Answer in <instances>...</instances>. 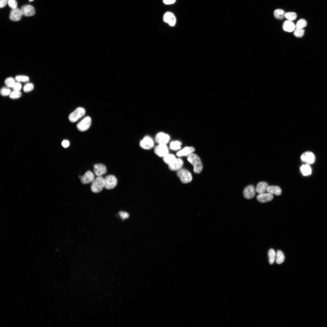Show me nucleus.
I'll return each mask as SVG.
<instances>
[{
    "label": "nucleus",
    "instance_id": "2f4dec72",
    "mask_svg": "<svg viewBox=\"0 0 327 327\" xmlns=\"http://www.w3.org/2000/svg\"><path fill=\"white\" fill-rule=\"evenodd\" d=\"M15 80L18 82H27L29 80V77L25 75H19L15 77Z\"/></svg>",
    "mask_w": 327,
    "mask_h": 327
},
{
    "label": "nucleus",
    "instance_id": "e433bc0d",
    "mask_svg": "<svg viewBox=\"0 0 327 327\" xmlns=\"http://www.w3.org/2000/svg\"><path fill=\"white\" fill-rule=\"evenodd\" d=\"M8 3L9 6L12 9L17 8V4L15 0H8Z\"/></svg>",
    "mask_w": 327,
    "mask_h": 327
},
{
    "label": "nucleus",
    "instance_id": "473e14b6",
    "mask_svg": "<svg viewBox=\"0 0 327 327\" xmlns=\"http://www.w3.org/2000/svg\"><path fill=\"white\" fill-rule=\"evenodd\" d=\"M305 33V30L303 28H296L294 30V35L296 37L301 38L303 36Z\"/></svg>",
    "mask_w": 327,
    "mask_h": 327
},
{
    "label": "nucleus",
    "instance_id": "ea45409f",
    "mask_svg": "<svg viewBox=\"0 0 327 327\" xmlns=\"http://www.w3.org/2000/svg\"><path fill=\"white\" fill-rule=\"evenodd\" d=\"M8 2V0H0V7L2 8L5 7Z\"/></svg>",
    "mask_w": 327,
    "mask_h": 327
},
{
    "label": "nucleus",
    "instance_id": "6e6552de",
    "mask_svg": "<svg viewBox=\"0 0 327 327\" xmlns=\"http://www.w3.org/2000/svg\"><path fill=\"white\" fill-rule=\"evenodd\" d=\"M155 153L160 157H164L168 153V147L166 144H159L154 149Z\"/></svg>",
    "mask_w": 327,
    "mask_h": 327
},
{
    "label": "nucleus",
    "instance_id": "f3484780",
    "mask_svg": "<svg viewBox=\"0 0 327 327\" xmlns=\"http://www.w3.org/2000/svg\"><path fill=\"white\" fill-rule=\"evenodd\" d=\"M302 160L309 164L313 163L315 160V156L314 154L310 151H307L302 154L301 156Z\"/></svg>",
    "mask_w": 327,
    "mask_h": 327
},
{
    "label": "nucleus",
    "instance_id": "0eeeda50",
    "mask_svg": "<svg viewBox=\"0 0 327 327\" xmlns=\"http://www.w3.org/2000/svg\"><path fill=\"white\" fill-rule=\"evenodd\" d=\"M139 145L142 148L146 150H149L153 147L154 143L151 137L149 136H146L140 141Z\"/></svg>",
    "mask_w": 327,
    "mask_h": 327
},
{
    "label": "nucleus",
    "instance_id": "4c0bfd02",
    "mask_svg": "<svg viewBox=\"0 0 327 327\" xmlns=\"http://www.w3.org/2000/svg\"><path fill=\"white\" fill-rule=\"evenodd\" d=\"M119 214L120 217L123 219H125L128 218L129 214L126 212L121 211L119 212Z\"/></svg>",
    "mask_w": 327,
    "mask_h": 327
},
{
    "label": "nucleus",
    "instance_id": "f257e3e1",
    "mask_svg": "<svg viewBox=\"0 0 327 327\" xmlns=\"http://www.w3.org/2000/svg\"><path fill=\"white\" fill-rule=\"evenodd\" d=\"M187 160L193 166L195 173H199L201 172L203 164L200 158L197 155L192 153L188 156Z\"/></svg>",
    "mask_w": 327,
    "mask_h": 327
},
{
    "label": "nucleus",
    "instance_id": "39448f33",
    "mask_svg": "<svg viewBox=\"0 0 327 327\" xmlns=\"http://www.w3.org/2000/svg\"><path fill=\"white\" fill-rule=\"evenodd\" d=\"M104 187L108 190L114 188L117 185V181L116 178L113 175H108L104 178Z\"/></svg>",
    "mask_w": 327,
    "mask_h": 327
},
{
    "label": "nucleus",
    "instance_id": "c9c22d12",
    "mask_svg": "<svg viewBox=\"0 0 327 327\" xmlns=\"http://www.w3.org/2000/svg\"><path fill=\"white\" fill-rule=\"evenodd\" d=\"M10 93L11 90L8 88L4 87L1 89L0 94L2 96H7L10 95Z\"/></svg>",
    "mask_w": 327,
    "mask_h": 327
},
{
    "label": "nucleus",
    "instance_id": "4468645a",
    "mask_svg": "<svg viewBox=\"0 0 327 327\" xmlns=\"http://www.w3.org/2000/svg\"><path fill=\"white\" fill-rule=\"evenodd\" d=\"M255 190L256 189L253 186H248L243 190L244 197L246 199H250L253 198L255 194Z\"/></svg>",
    "mask_w": 327,
    "mask_h": 327
},
{
    "label": "nucleus",
    "instance_id": "37998d69",
    "mask_svg": "<svg viewBox=\"0 0 327 327\" xmlns=\"http://www.w3.org/2000/svg\"><path fill=\"white\" fill-rule=\"evenodd\" d=\"M33 0H29L30 1H32Z\"/></svg>",
    "mask_w": 327,
    "mask_h": 327
},
{
    "label": "nucleus",
    "instance_id": "f8f14e48",
    "mask_svg": "<svg viewBox=\"0 0 327 327\" xmlns=\"http://www.w3.org/2000/svg\"><path fill=\"white\" fill-rule=\"evenodd\" d=\"M170 139L169 136L163 132L158 133L155 137L156 141L159 144H166Z\"/></svg>",
    "mask_w": 327,
    "mask_h": 327
},
{
    "label": "nucleus",
    "instance_id": "393cba45",
    "mask_svg": "<svg viewBox=\"0 0 327 327\" xmlns=\"http://www.w3.org/2000/svg\"><path fill=\"white\" fill-rule=\"evenodd\" d=\"M276 262L277 264L282 263L285 259V256L283 253L280 250L277 251L276 254Z\"/></svg>",
    "mask_w": 327,
    "mask_h": 327
},
{
    "label": "nucleus",
    "instance_id": "72a5a7b5",
    "mask_svg": "<svg viewBox=\"0 0 327 327\" xmlns=\"http://www.w3.org/2000/svg\"><path fill=\"white\" fill-rule=\"evenodd\" d=\"M21 95V93L19 91H14L9 95V97L12 99H16L19 98Z\"/></svg>",
    "mask_w": 327,
    "mask_h": 327
},
{
    "label": "nucleus",
    "instance_id": "7c9ffc66",
    "mask_svg": "<svg viewBox=\"0 0 327 327\" xmlns=\"http://www.w3.org/2000/svg\"><path fill=\"white\" fill-rule=\"evenodd\" d=\"M181 143L178 141L172 142L170 144V148L173 150H177L180 149Z\"/></svg>",
    "mask_w": 327,
    "mask_h": 327
},
{
    "label": "nucleus",
    "instance_id": "4be33fe9",
    "mask_svg": "<svg viewBox=\"0 0 327 327\" xmlns=\"http://www.w3.org/2000/svg\"><path fill=\"white\" fill-rule=\"evenodd\" d=\"M266 191L268 193L277 196L280 195L282 193L281 188L277 186H269L267 189Z\"/></svg>",
    "mask_w": 327,
    "mask_h": 327
},
{
    "label": "nucleus",
    "instance_id": "7ed1b4c3",
    "mask_svg": "<svg viewBox=\"0 0 327 327\" xmlns=\"http://www.w3.org/2000/svg\"><path fill=\"white\" fill-rule=\"evenodd\" d=\"M177 175L180 179L181 182L183 183H189L192 180L191 173L188 170L185 169L181 168L178 170Z\"/></svg>",
    "mask_w": 327,
    "mask_h": 327
},
{
    "label": "nucleus",
    "instance_id": "a19ab883",
    "mask_svg": "<svg viewBox=\"0 0 327 327\" xmlns=\"http://www.w3.org/2000/svg\"><path fill=\"white\" fill-rule=\"evenodd\" d=\"M62 146L65 148L68 147L69 145V141L67 140H63L61 143Z\"/></svg>",
    "mask_w": 327,
    "mask_h": 327
},
{
    "label": "nucleus",
    "instance_id": "aec40b11",
    "mask_svg": "<svg viewBox=\"0 0 327 327\" xmlns=\"http://www.w3.org/2000/svg\"><path fill=\"white\" fill-rule=\"evenodd\" d=\"M283 30L287 32H291L295 29V25L291 21L286 20L284 21L282 25Z\"/></svg>",
    "mask_w": 327,
    "mask_h": 327
},
{
    "label": "nucleus",
    "instance_id": "f03ea898",
    "mask_svg": "<svg viewBox=\"0 0 327 327\" xmlns=\"http://www.w3.org/2000/svg\"><path fill=\"white\" fill-rule=\"evenodd\" d=\"M104 187V178L101 176L96 178L92 183L91 189L94 193L101 192Z\"/></svg>",
    "mask_w": 327,
    "mask_h": 327
},
{
    "label": "nucleus",
    "instance_id": "412c9836",
    "mask_svg": "<svg viewBox=\"0 0 327 327\" xmlns=\"http://www.w3.org/2000/svg\"><path fill=\"white\" fill-rule=\"evenodd\" d=\"M268 186L267 183L265 182H259L257 185L256 190L259 194L265 193Z\"/></svg>",
    "mask_w": 327,
    "mask_h": 327
},
{
    "label": "nucleus",
    "instance_id": "cd10ccee",
    "mask_svg": "<svg viewBox=\"0 0 327 327\" xmlns=\"http://www.w3.org/2000/svg\"><path fill=\"white\" fill-rule=\"evenodd\" d=\"M307 22L304 19L301 18L299 20L295 25V28L302 29L306 26Z\"/></svg>",
    "mask_w": 327,
    "mask_h": 327
},
{
    "label": "nucleus",
    "instance_id": "a211bd4d",
    "mask_svg": "<svg viewBox=\"0 0 327 327\" xmlns=\"http://www.w3.org/2000/svg\"><path fill=\"white\" fill-rule=\"evenodd\" d=\"M257 200L262 203H266L271 200L273 198L272 194L269 193L259 194L256 197Z\"/></svg>",
    "mask_w": 327,
    "mask_h": 327
},
{
    "label": "nucleus",
    "instance_id": "9d476101",
    "mask_svg": "<svg viewBox=\"0 0 327 327\" xmlns=\"http://www.w3.org/2000/svg\"><path fill=\"white\" fill-rule=\"evenodd\" d=\"M183 162L180 158H176L171 163L168 164L169 169L173 171H178L181 168Z\"/></svg>",
    "mask_w": 327,
    "mask_h": 327
},
{
    "label": "nucleus",
    "instance_id": "6ab92c4d",
    "mask_svg": "<svg viewBox=\"0 0 327 327\" xmlns=\"http://www.w3.org/2000/svg\"><path fill=\"white\" fill-rule=\"evenodd\" d=\"M194 151V148L192 147H186L179 151L177 155L178 157L188 156L193 153Z\"/></svg>",
    "mask_w": 327,
    "mask_h": 327
},
{
    "label": "nucleus",
    "instance_id": "ddd939ff",
    "mask_svg": "<svg viewBox=\"0 0 327 327\" xmlns=\"http://www.w3.org/2000/svg\"><path fill=\"white\" fill-rule=\"evenodd\" d=\"M94 179V175L93 173L90 170H88L81 176V180L82 183L86 184L92 183Z\"/></svg>",
    "mask_w": 327,
    "mask_h": 327
},
{
    "label": "nucleus",
    "instance_id": "f704fd0d",
    "mask_svg": "<svg viewBox=\"0 0 327 327\" xmlns=\"http://www.w3.org/2000/svg\"><path fill=\"white\" fill-rule=\"evenodd\" d=\"M34 87V85L32 83H28L24 86L23 91L25 92L31 91L33 90Z\"/></svg>",
    "mask_w": 327,
    "mask_h": 327
},
{
    "label": "nucleus",
    "instance_id": "423d86ee",
    "mask_svg": "<svg viewBox=\"0 0 327 327\" xmlns=\"http://www.w3.org/2000/svg\"><path fill=\"white\" fill-rule=\"evenodd\" d=\"M91 124V118L89 117H86L78 124L77 128L80 131H85L88 129Z\"/></svg>",
    "mask_w": 327,
    "mask_h": 327
},
{
    "label": "nucleus",
    "instance_id": "20e7f679",
    "mask_svg": "<svg viewBox=\"0 0 327 327\" xmlns=\"http://www.w3.org/2000/svg\"><path fill=\"white\" fill-rule=\"evenodd\" d=\"M85 113V111L84 108L78 107L70 114L69 119L71 122H75L82 117Z\"/></svg>",
    "mask_w": 327,
    "mask_h": 327
},
{
    "label": "nucleus",
    "instance_id": "79ce46f5",
    "mask_svg": "<svg viewBox=\"0 0 327 327\" xmlns=\"http://www.w3.org/2000/svg\"><path fill=\"white\" fill-rule=\"evenodd\" d=\"M176 0H163V2L166 4H172L175 2Z\"/></svg>",
    "mask_w": 327,
    "mask_h": 327
},
{
    "label": "nucleus",
    "instance_id": "c85d7f7f",
    "mask_svg": "<svg viewBox=\"0 0 327 327\" xmlns=\"http://www.w3.org/2000/svg\"><path fill=\"white\" fill-rule=\"evenodd\" d=\"M5 83L8 87L13 88L16 82L14 79L12 77H8L6 78L5 81Z\"/></svg>",
    "mask_w": 327,
    "mask_h": 327
},
{
    "label": "nucleus",
    "instance_id": "58836bf2",
    "mask_svg": "<svg viewBox=\"0 0 327 327\" xmlns=\"http://www.w3.org/2000/svg\"><path fill=\"white\" fill-rule=\"evenodd\" d=\"M13 88L14 91H19L21 88V84L19 82L16 83Z\"/></svg>",
    "mask_w": 327,
    "mask_h": 327
},
{
    "label": "nucleus",
    "instance_id": "a878e982",
    "mask_svg": "<svg viewBox=\"0 0 327 327\" xmlns=\"http://www.w3.org/2000/svg\"><path fill=\"white\" fill-rule=\"evenodd\" d=\"M176 158L174 155L168 153L163 157V160L164 162L169 164Z\"/></svg>",
    "mask_w": 327,
    "mask_h": 327
},
{
    "label": "nucleus",
    "instance_id": "c756f323",
    "mask_svg": "<svg viewBox=\"0 0 327 327\" xmlns=\"http://www.w3.org/2000/svg\"><path fill=\"white\" fill-rule=\"evenodd\" d=\"M297 15L296 13L293 12H289L285 13V17L290 21L295 20L297 18Z\"/></svg>",
    "mask_w": 327,
    "mask_h": 327
},
{
    "label": "nucleus",
    "instance_id": "dca6fc26",
    "mask_svg": "<svg viewBox=\"0 0 327 327\" xmlns=\"http://www.w3.org/2000/svg\"><path fill=\"white\" fill-rule=\"evenodd\" d=\"M22 15L20 9L16 8L12 9L9 16V18L14 21H18L20 20Z\"/></svg>",
    "mask_w": 327,
    "mask_h": 327
},
{
    "label": "nucleus",
    "instance_id": "1a4fd4ad",
    "mask_svg": "<svg viewBox=\"0 0 327 327\" xmlns=\"http://www.w3.org/2000/svg\"><path fill=\"white\" fill-rule=\"evenodd\" d=\"M163 20L164 21L168 23L170 26H174L176 22V17L172 13L170 12H167L164 14Z\"/></svg>",
    "mask_w": 327,
    "mask_h": 327
},
{
    "label": "nucleus",
    "instance_id": "2eb2a0df",
    "mask_svg": "<svg viewBox=\"0 0 327 327\" xmlns=\"http://www.w3.org/2000/svg\"><path fill=\"white\" fill-rule=\"evenodd\" d=\"M20 9L22 15L26 16H33L35 13L34 7L30 5H24L21 7Z\"/></svg>",
    "mask_w": 327,
    "mask_h": 327
},
{
    "label": "nucleus",
    "instance_id": "bb28decb",
    "mask_svg": "<svg viewBox=\"0 0 327 327\" xmlns=\"http://www.w3.org/2000/svg\"><path fill=\"white\" fill-rule=\"evenodd\" d=\"M268 255L269 263L272 264L274 262L276 256L275 252L273 249H270L268 251Z\"/></svg>",
    "mask_w": 327,
    "mask_h": 327
},
{
    "label": "nucleus",
    "instance_id": "9b49d317",
    "mask_svg": "<svg viewBox=\"0 0 327 327\" xmlns=\"http://www.w3.org/2000/svg\"><path fill=\"white\" fill-rule=\"evenodd\" d=\"M94 171L97 177H101L105 174L107 171L105 166L101 164H97L94 166Z\"/></svg>",
    "mask_w": 327,
    "mask_h": 327
},
{
    "label": "nucleus",
    "instance_id": "5701e85b",
    "mask_svg": "<svg viewBox=\"0 0 327 327\" xmlns=\"http://www.w3.org/2000/svg\"><path fill=\"white\" fill-rule=\"evenodd\" d=\"M285 13L283 10L281 9H275L273 12L274 16L278 19H282L285 17Z\"/></svg>",
    "mask_w": 327,
    "mask_h": 327
},
{
    "label": "nucleus",
    "instance_id": "b1692460",
    "mask_svg": "<svg viewBox=\"0 0 327 327\" xmlns=\"http://www.w3.org/2000/svg\"><path fill=\"white\" fill-rule=\"evenodd\" d=\"M300 170L302 174L307 176L311 174L312 170L310 166L308 164L302 165L300 168Z\"/></svg>",
    "mask_w": 327,
    "mask_h": 327
}]
</instances>
